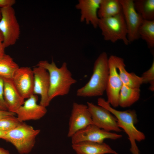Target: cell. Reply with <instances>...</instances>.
<instances>
[{
    "label": "cell",
    "instance_id": "1",
    "mask_svg": "<svg viewBox=\"0 0 154 154\" xmlns=\"http://www.w3.org/2000/svg\"><path fill=\"white\" fill-rule=\"evenodd\" d=\"M98 105L108 110L116 118L118 126L123 130L128 136L130 142V151L132 154H140L136 141L140 142L145 138L144 134L138 130L135 126L138 121L137 114L133 110H118L112 107L104 98H100L97 100Z\"/></svg>",
    "mask_w": 154,
    "mask_h": 154
},
{
    "label": "cell",
    "instance_id": "2",
    "mask_svg": "<svg viewBox=\"0 0 154 154\" xmlns=\"http://www.w3.org/2000/svg\"><path fill=\"white\" fill-rule=\"evenodd\" d=\"M37 66L43 68L49 73L50 87L48 96L50 101L56 97L68 94L72 86L77 82L72 77L66 62H63L59 68L53 61L50 63L47 60H41Z\"/></svg>",
    "mask_w": 154,
    "mask_h": 154
},
{
    "label": "cell",
    "instance_id": "3",
    "mask_svg": "<svg viewBox=\"0 0 154 154\" xmlns=\"http://www.w3.org/2000/svg\"><path fill=\"white\" fill-rule=\"evenodd\" d=\"M109 74L107 53H101L95 60L92 75L88 82L76 91L79 97H90L102 96L106 91Z\"/></svg>",
    "mask_w": 154,
    "mask_h": 154
},
{
    "label": "cell",
    "instance_id": "4",
    "mask_svg": "<svg viewBox=\"0 0 154 154\" xmlns=\"http://www.w3.org/2000/svg\"><path fill=\"white\" fill-rule=\"evenodd\" d=\"M39 129H35L32 126L23 122L13 129L6 133L2 139L11 143L20 154H27L34 147Z\"/></svg>",
    "mask_w": 154,
    "mask_h": 154
},
{
    "label": "cell",
    "instance_id": "5",
    "mask_svg": "<svg viewBox=\"0 0 154 154\" xmlns=\"http://www.w3.org/2000/svg\"><path fill=\"white\" fill-rule=\"evenodd\" d=\"M98 27L101 30L105 40L115 43L121 40L126 45L129 43L123 13L111 17L99 18Z\"/></svg>",
    "mask_w": 154,
    "mask_h": 154
},
{
    "label": "cell",
    "instance_id": "6",
    "mask_svg": "<svg viewBox=\"0 0 154 154\" xmlns=\"http://www.w3.org/2000/svg\"><path fill=\"white\" fill-rule=\"evenodd\" d=\"M0 31L3 38V43L7 48L14 45L19 39L20 27L13 7L0 9Z\"/></svg>",
    "mask_w": 154,
    "mask_h": 154
},
{
    "label": "cell",
    "instance_id": "7",
    "mask_svg": "<svg viewBox=\"0 0 154 154\" xmlns=\"http://www.w3.org/2000/svg\"><path fill=\"white\" fill-rule=\"evenodd\" d=\"M88 109L91 114L93 124L105 131L120 132L116 117L108 110L92 102H87Z\"/></svg>",
    "mask_w": 154,
    "mask_h": 154
},
{
    "label": "cell",
    "instance_id": "8",
    "mask_svg": "<svg viewBox=\"0 0 154 154\" xmlns=\"http://www.w3.org/2000/svg\"><path fill=\"white\" fill-rule=\"evenodd\" d=\"M122 137L121 135L105 131L93 124L78 131L71 138L73 144L83 141L102 143L106 139L116 140Z\"/></svg>",
    "mask_w": 154,
    "mask_h": 154
},
{
    "label": "cell",
    "instance_id": "9",
    "mask_svg": "<svg viewBox=\"0 0 154 154\" xmlns=\"http://www.w3.org/2000/svg\"><path fill=\"white\" fill-rule=\"evenodd\" d=\"M127 31V38L129 42L138 39L139 28L143 19L137 12L133 0H119Z\"/></svg>",
    "mask_w": 154,
    "mask_h": 154
},
{
    "label": "cell",
    "instance_id": "10",
    "mask_svg": "<svg viewBox=\"0 0 154 154\" xmlns=\"http://www.w3.org/2000/svg\"><path fill=\"white\" fill-rule=\"evenodd\" d=\"M109 74L106 90L107 102L113 108L119 106V93L123 85L117 68L115 56L108 58Z\"/></svg>",
    "mask_w": 154,
    "mask_h": 154
},
{
    "label": "cell",
    "instance_id": "11",
    "mask_svg": "<svg viewBox=\"0 0 154 154\" xmlns=\"http://www.w3.org/2000/svg\"><path fill=\"white\" fill-rule=\"evenodd\" d=\"M93 124L87 106L74 102L69 120L68 137H71L78 131Z\"/></svg>",
    "mask_w": 154,
    "mask_h": 154
},
{
    "label": "cell",
    "instance_id": "12",
    "mask_svg": "<svg viewBox=\"0 0 154 154\" xmlns=\"http://www.w3.org/2000/svg\"><path fill=\"white\" fill-rule=\"evenodd\" d=\"M38 97L33 94L25 101L23 104L15 112L20 122L30 120H37L42 117L46 114V107L37 104Z\"/></svg>",
    "mask_w": 154,
    "mask_h": 154
},
{
    "label": "cell",
    "instance_id": "13",
    "mask_svg": "<svg viewBox=\"0 0 154 154\" xmlns=\"http://www.w3.org/2000/svg\"><path fill=\"white\" fill-rule=\"evenodd\" d=\"M16 88L25 99L33 94L34 74L30 67H19L11 78Z\"/></svg>",
    "mask_w": 154,
    "mask_h": 154
},
{
    "label": "cell",
    "instance_id": "14",
    "mask_svg": "<svg viewBox=\"0 0 154 154\" xmlns=\"http://www.w3.org/2000/svg\"><path fill=\"white\" fill-rule=\"evenodd\" d=\"M33 94L39 95L41 99L40 104L45 107L48 106L50 101L48 96L50 87L49 73L47 71L40 66L34 67Z\"/></svg>",
    "mask_w": 154,
    "mask_h": 154
},
{
    "label": "cell",
    "instance_id": "15",
    "mask_svg": "<svg viewBox=\"0 0 154 154\" xmlns=\"http://www.w3.org/2000/svg\"><path fill=\"white\" fill-rule=\"evenodd\" d=\"M101 0H79L76 5L80 12V21L91 24L95 29L98 27L99 18L98 12Z\"/></svg>",
    "mask_w": 154,
    "mask_h": 154
},
{
    "label": "cell",
    "instance_id": "16",
    "mask_svg": "<svg viewBox=\"0 0 154 154\" xmlns=\"http://www.w3.org/2000/svg\"><path fill=\"white\" fill-rule=\"evenodd\" d=\"M3 78V96L5 102L8 110L15 113L23 104L25 99L16 88L11 78Z\"/></svg>",
    "mask_w": 154,
    "mask_h": 154
},
{
    "label": "cell",
    "instance_id": "17",
    "mask_svg": "<svg viewBox=\"0 0 154 154\" xmlns=\"http://www.w3.org/2000/svg\"><path fill=\"white\" fill-rule=\"evenodd\" d=\"M72 146L77 154H119L104 142L83 141L72 144Z\"/></svg>",
    "mask_w": 154,
    "mask_h": 154
},
{
    "label": "cell",
    "instance_id": "18",
    "mask_svg": "<svg viewBox=\"0 0 154 154\" xmlns=\"http://www.w3.org/2000/svg\"><path fill=\"white\" fill-rule=\"evenodd\" d=\"M115 60L119 76L123 84L132 88H140L143 84L141 77L133 72H128L122 58L115 56Z\"/></svg>",
    "mask_w": 154,
    "mask_h": 154
},
{
    "label": "cell",
    "instance_id": "19",
    "mask_svg": "<svg viewBox=\"0 0 154 154\" xmlns=\"http://www.w3.org/2000/svg\"><path fill=\"white\" fill-rule=\"evenodd\" d=\"M140 96V88H132L123 84L119 94V106L129 107L139 100Z\"/></svg>",
    "mask_w": 154,
    "mask_h": 154
},
{
    "label": "cell",
    "instance_id": "20",
    "mask_svg": "<svg viewBox=\"0 0 154 154\" xmlns=\"http://www.w3.org/2000/svg\"><path fill=\"white\" fill-rule=\"evenodd\" d=\"M122 13L119 0H101L98 12L99 18L114 16Z\"/></svg>",
    "mask_w": 154,
    "mask_h": 154
},
{
    "label": "cell",
    "instance_id": "21",
    "mask_svg": "<svg viewBox=\"0 0 154 154\" xmlns=\"http://www.w3.org/2000/svg\"><path fill=\"white\" fill-rule=\"evenodd\" d=\"M134 8L144 20H154V0H133Z\"/></svg>",
    "mask_w": 154,
    "mask_h": 154
},
{
    "label": "cell",
    "instance_id": "22",
    "mask_svg": "<svg viewBox=\"0 0 154 154\" xmlns=\"http://www.w3.org/2000/svg\"><path fill=\"white\" fill-rule=\"evenodd\" d=\"M140 37L146 42L148 47H154V20H143L138 30Z\"/></svg>",
    "mask_w": 154,
    "mask_h": 154
},
{
    "label": "cell",
    "instance_id": "23",
    "mask_svg": "<svg viewBox=\"0 0 154 154\" xmlns=\"http://www.w3.org/2000/svg\"><path fill=\"white\" fill-rule=\"evenodd\" d=\"M19 67L18 65L9 55L5 54L0 58V76L3 78H12Z\"/></svg>",
    "mask_w": 154,
    "mask_h": 154
},
{
    "label": "cell",
    "instance_id": "24",
    "mask_svg": "<svg viewBox=\"0 0 154 154\" xmlns=\"http://www.w3.org/2000/svg\"><path fill=\"white\" fill-rule=\"evenodd\" d=\"M20 122L15 116L3 118L0 119V130L7 132L17 127Z\"/></svg>",
    "mask_w": 154,
    "mask_h": 154
},
{
    "label": "cell",
    "instance_id": "25",
    "mask_svg": "<svg viewBox=\"0 0 154 154\" xmlns=\"http://www.w3.org/2000/svg\"><path fill=\"white\" fill-rule=\"evenodd\" d=\"M143 84L149 83V89L151 91L154 90V61L150 68L144 72L141 76Z\"/></svg>",
    "mask_w": 154,
    "mask_h": 154
},
{
    "label": "cell",
    "instance_id": "26",
    "mask_svg": "<svg viewBox=\"0 0 154 154\" xmlns=\"http://www.w3.org/2000/svg\"><path fill=\"white\" fill-rule=\"evenodd\" d=\"M3 90V78L0 76V110L7 111L8 110L4 98Z\"/></svg>",
    "mask_w": 154,
    "mask_h": 154
},
{
    "label": "cell",
    "instance_id": "27",
    "mask_svg": "<svg viewBox=\"0 0 154 154\" xmlns=\"http://www.w3.org/2000/svg\"><path fill=\"white\" fill-rule=\"evenodd\" d=\"M15 3V0H0V9L12 7Z\"/></svg>",
    "mask_w": 154,
    "mask_h": 154
},
{
    "label": "cell",
    "instance_id": "28",
    "mask_svg": "<svg viewBox=\"0 0 154 154\" xmlns=\"http://www.w3.org/2000/svg\"><path fill=\"white\" fill-rule=\"evenodd\" d=\"M5 48L3 43V37L0 31V58L5 54Z\"/></svg>",
    "mask_w": 154,
    "mask_h": 154
},
{
    "label": "cell",
    "instance_id": "29",
    "mask_svg": "<svg viewBox=\"0 0 154 154\" xmlns=\"http://www.w3.org/2000/svg\"><path fill=\"white\" fill-rule=\"evenodd\" d=\"M16 115L15 113L9 111H5L0 110V119L6 117L15 116Z\"/></svg>",
    "mask_w": 154,
    "mask_h": 154
},
{
    "label": "cell",
    "instance_id": "30",
    "mask_svg": "<svg viewBox=\"0 0 154 154\" xmlns=\"http://www.w3.org/2000/svg\"><path fill=\"white\" fill-rule=\"evenodd\" d=\"M0 154H12L9 151L4 149L0 147Z\"/></svg>",
    "mask_w": 154,
    "mask_h": 154
},
{
    "label": "cell",
    "instance_id": "31",
    "mask_svg": "<svg viewBox=\"0 0 154 154\" xmlns=\"http://www.w3.org/2000/svg\"><path fill=\"white\" fill-rule=\"evenodd\" d=\"M6 133L0 130V138L3 139L5 136Z\"/></svg>",
    "mask_w": 154,
    "mask_h": 154
},
{
    "label": "cell",
    "instance_id": "32",
    "mask_svg": "<svg viewBox=\"0 0 154 154\" xmlns=\"http://www.w3.org/2000/svg\"><path fill=\"white\" fill-rule=\"evenodd\" d=\"M1 18V11L0 9V20Z\"/></svg>",
    "mask_w": 154,
    "mask_h": 154
}]
</instances>
